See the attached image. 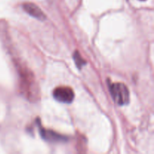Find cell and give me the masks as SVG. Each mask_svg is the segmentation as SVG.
<instances>
[{
  "label": "cell",
  "mask_w": 154,
  "mask_h": 154,
  "mask_svg": "<svg viewBox=\"0 0 154 154\" xmlns=\"http://www.w3.org/2000/svg\"><path fill=\"white\" fill-rule=\"evenodd\" d=\"M109 90L111 97L117 105L123 106L129 104V91L124 84L111 83L109 84Z\"/></svg>",
  "instance_id": "1"
},
{
  "label": "cell",
  "mask_w": 154,
  "mask_h": 154,
  "mask_svg": "<svg viewBox=\"0 0 154 154\" xmlns=\"http://www.w3.org/2000/svg\"><path fill=\"white\" fill-rule=\"evenodd\" d=\"M53 96L58 102L65 104H70L74 100L75 93L71 87H58L54 90Z\"/></svg>",
  "instance_id": "2"
},
{
  "label": "cell",
  "mask_w": 154,
  "mask_h": 154,
  "mask_svg": "<svg viewBox=\"0 0 154 154\" xmlns=\"http://www.w3.org/2000/svg\"><path fill=\"white\" fill-rule=\"evenodd\" d=\"M74 60H75L76 66H78V69H81L83 66L86 64V62L83 60L78 51H75V54H74Z\"/></svg>",
  "instance_id": "5"
},
{
  "label": "cell",
  "mask_w": 154,
  "mask_h": 154,
  "mask_svg": "<svg viewBox=\"0 0 154 154\" xmlns=\"http://www.w3.org/2000/svg\"><path fill=\"white\" fill-rule=\"evenodd\" d=\"M140 1H145V0H140Z\"/></svg>",
  "instance_id": "6"
},
{
  "label": "cell",
  "mask_w": 154,
  "mask_h": 154,
  "mask_svg": "<svg viewBox=\"0 0 154 154\" xmlns=\"http://www.w3.org/2000/svg\"><path fill=\"white\" fill-rule=\"evenodd\" d=\"M23 8L28 14H29L31 17H33L36 18L38 20H44L45 17H46L44 12L35 4H33V3L31 2L25 3L23 5Z\"/></svg>",
  "instance_id": "4"
},
{
  "label": "cell",
  "mask_w": 154,
  "mask_h": 154,
  "mask_svg": "<svg viewBox=\"0 0 154 154\" xmlns=\"http://www.w3.org/2000/svg\"><path fill=\"white\" fill-rule=\"evenodd\" d=\"M38 127L41 135H42V138L45 139V141H49V142H60V141H65L66 140V138L63 135H60V134L57 133L52 130L45 129L41 126V125L39 126V124Z\"/></svg>",
  "instance_id": "3"
}]
</instances>
